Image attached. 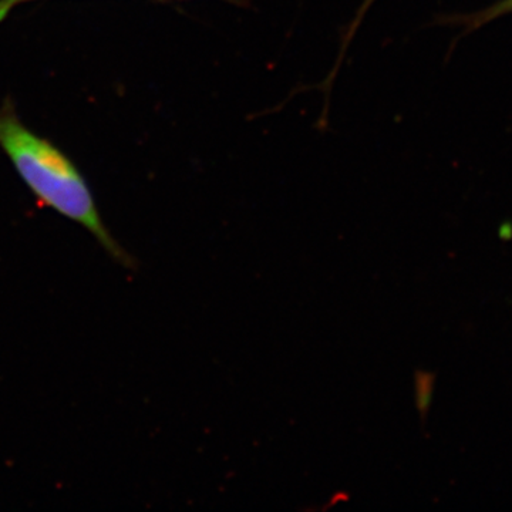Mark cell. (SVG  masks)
Returning <instances> with one entry per match:
<instances>
[{"instance_id":"1","label":"cell","mask_w":512,"mask_h":512,"mask_svg":"<svg viewBox=\"0 0 512 512\" xmlns=\"http://www.w3.org/2000/svg\"><path fill=\"white\" fill-rule=\"evenodd\" d=\"M0 146L46 207L86 228L117 264L134 268L136 261L101 221L86 181L60 151L30 133L13 116H0Z\"/></svg>"},{"instance_id":"2","label":"cell","mask_w":512,"mask_h":512,"mask_svg":"<svg viewBox=\"0 0 512 512\" xmlns=\"http://www.w3.org/2000/svg\"><path fill=\"white\" fill-rule=\"evenodd\" d=\"M434 383L436 375L426 370H417L414 373V402H416L417 412L420 414L421 421L427 420V414L433 403Z\"/></svg>"},{"instance_id":"3","label":"cell","mask_w":512,"mask_h":512,"mask_svg":"<svg viewBox=\"0 0 512 512\" xmlns=\"http://www.w3.org/2000/svg\"><path fill=\"white\" fill-rule=\"evenodd\" d=\"M375 2L376 0H363L362 6H360L359 10H357L356 18L353 19L352 25H350L348 36H346L345 42H343V50L348 47L350 40H352V37L355 36L357 28H359L360 22H362V19L365 18L367 10L372 8L373 3Z\"/></svg>"},{"instance_id":"4","label":"cell","mask_w":512,"mask_h":512,"mask_svg":"<svg viewBox=\"0 0 512 512\" xmlns=\"http://www.w3.org/2000/svg\"><path fill=\"white\" fill-rule=\"evenodd\" d=\"M512 10V0H504L500 5L495 6L491 12L487 13V19L493 18V16L501 15V13L511 12Z\"/></svg>"},{"instance_id":"5","label":"cell","mask_w":512,"mask_h":512,"mask_svg":"<svg viewBox=\"0 0 512 512\" xmlns=\"http://www.w3.org/2000/svg\"><path fill=\"white\" fill-rule=\"evenodd\" d=\"M19 2H23V0H0V19Z\"/></svg>"}]
</instances>
